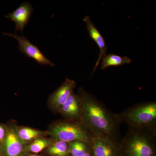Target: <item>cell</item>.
<instances>
[{
  "instance_id": "cell-19",
  "label": "cell",
  "mask_w": 156,
  "mask_h": 156,
  "mask_svg": "<svg viewBox=\"0 0 156 156\" xmlns=\"http://www.w3.org/2000/svg\"><path fill=\"white\" fill-rule=\"evenodd\" d=\"M23 156H44L43 155L39 154H26L23 155Z\"/></svg>"
},
{
  "instance_id": "cell-17",
  "label": "cell",
  "mask_w": 156,
  "mask_h": 156,
  "mask_svg": "<svg viewBox=\"0 0 156 156\" xmlns=\"http://www.w3.org/2000/svg\"><path fill=\"white\" fill-rule=\"evenodd\" d=\"M7 134V127L4 124H0V142L3 141Z\"/></svg>"
},
{
  "instance_id": "cell-8",
  "label": "cell",
  "mask_w": 156,
  "mask_h": 156,
  "mask_svg": "<svg viewBox=\"0 0 156 156\" xmlns=\"http://www.w3.org/2000/svg\"><path fill=\"white\" fill-rule=\"evenodd\" d=\"M58 112L65 119L71 121L81 120L82 107L79 95L73 92L60 108Z\"/></svg>"
},
{
  "instance_id": "cell-12",
  "label": "cell",
  "mask_w": 156,
  "mask_h": 156,
  "mask_svg": "<svg viewBox=\"0 0 156 156\" xmlns=\"http://www.w3.org/2000/svg\"><path fill=\"white\" fill-rule=\"evenodd\" d=\"M17 131L20 139L27 144L48 135L47 131H40L29 127L17 126Z\"/></svg>"
},
{
  "instance_id": "cell-3",
  "label": "cell",
  "mask_w": 156,
  "mask_h": 156,
  "mask_svg": "<svg viewBox=\"0 0 156 156\" xmlns=\"http://www.w3.org/2000/svg\"><path fill=\"white\" fill-rule=\"evenodd\" d=\"M48 135L55 140L69 143L84 141L91 145L94 136L81 121L64 119L57 121L48 129Z\"/></svg>"
},
{
  "instance_id": "cell-13",
  "label": "cell",
  "mask_w": 156,
  "mask_h": 156,
  "mask_svg": "<svg viewBox=\"0 0 156 156\" xmlns=\"http://www.w3.org/2000/svg\"><path fill=\"white\" fill-rule=\"evenodd\" d=\"M55 141L52 138L45 137L38 138L27 145L25 147V153L38 154L45 151Z\"/></svg>"
},
{
  "instance_id": "cell-4",
  "label": "cell",
  "mask_w": 156,
  "mask_h": 156,
  "mask_svg": "<svg viewBox=\"0 0 156 156\" xmlns=\"http://www.w3.org/2000/svg\"><path fill=\"white\" fill-rule=\"evenodd\" d=\"M117 115L121 123L129 127L156 128V102L136 104Z\"/></svg>"
},
{
  "instance_id": "cell-9",
  "label": "cell",
  "mask_w": 156,
  "mask_h": 156,
  "mask_svg": "<svg viewBox=\"0 0 156 156\" xmlns=\"http://www.w3.org/2000/svg\"><path fill=\"white\" fill-rule=\"evenodd\" d=\"M118 144L101 136H94L92 147L93 156H119Z\"/></svg>"
},
{
  "instance_id": "cell-6",
  "label": "cell",
  "mask_w": 156,
  "mask_h": 156,
  "mask_svg": "<svg viewBox=\"0 0 156 156\" xmlns=\"http://www.w3.org/2000/svg\"><path fill=\"white\" fill-rule=\"evenodd\" d=\"M4 34L16 39L18 42V48L20 51L26 56L35 60L39 64L50 66H55L37 46L31 43L25 37L12 33H5Z\"/></svg>"
},
{
  "instance_id": "cell-16",
  "label": "cell",
  "mask_w": 156,
  "mask_h": 156,
  "mask_svg": "<svg viewBox=\"0 0 156 156\" xmlns=\"http://www.w3.org/2000/svg\"><path fill=\"white\" fill-rule=\"evenodd\" d=\"M70 156H83L91 148V145L82 141L69 143Z\"/></svg>"
},
{
  "instance_id": "cell-2",
  "label": "cell",
  "mask_w": 156,
  "mask_h": 156,
  "mask_svg": "<svg viewBox=\"0 0 156 156\" xmlns=\"http://www.w3.org/2000/svg\"><path fill=\"white\" fill-rule=\"evenodd\" d=\"M118 153L119 156H156V128L129 126Z\"/></svg>"
},
{
  "instance_id": "cell-5",
  "label": "cell",
  "mask_w": 156,
  "mask_h": 156,
  "mask_svg": "<svg viewBox=\"0 0 156 156\" xmlns=\"http://www.w3.org/2000/svg\"><path fill=\"white\" fill-rule=\"evenodd\" d=\"M7 134L3 141L0 142V153L2 156H23L25 154L27 144L18 136L17 126L12 123L6 125Z\"/></svg>"
},
{
  "instance_id": "cell-15",
  "label": "cell",
  "mask_w": 156,
  "mask_h": 156,
  "mask_svg": "<svg viewBox=\"0 0 156 156\" xmlns=\"http://www.w3.org/2000/svg\"><path fill=\"white\" fill-rule=\"evenodd\" d=\"M45 151L49 156H70L69 143L61 140H55Z\"/></svg>"
},
{
  "instance_id": "cell-1",
  "label": "cell",
  "mask_w": 156,
  "mask_h": 156,
  "mask_svg": "<svg viewBox=\"0 0 156 156\" xmlns=\"http://www.w3.org/2000/svg\"><path fill=\"white\" fill-rule=\"evenodd\" d=\"M82 107L81 121L94 136H101L119 144L121 122L94 95L81 87L78 90Z\"/></svg>"
},
{
  "instance_id": "cell-14",
  "label": "cell",
  "mask_w": 156,
  "mask_h": 156,
  "mask_svg": "<svg viewBox=\"0 0 156 156\" xmlns=\"http://www.w3.org/2000/svg\"><path fill=\"white\" fill-rule=\"evenodd\" d=\"M102 60L101 68L102 70L110 66H119L129 64L131 62V58L128 56H121L112 53L105 55L102 58Z\"/></svg>"
},
{
  "instance_id": "cell-11",
  "label": "cell",
  "mask_w": 156,
  "mask_h": 156,
  "mask_svg": "<svg viewBox=\"0 0 156 156\" xmlns=\"http://www.w3.org/2000/svg\"><path fill=\"white\" fill-rule=\"evenodd\" d=\"M83 21L87 24V29L89 36L96 43L100 50L99 56L93 69V72H94L97 69L101 60L106 55L108 47L103 37L101 35L97 27L95 26V24L90 19L89 16H87L84 17L83 19Z\"/></svg>"
},
{
  "instance_id": "cell-7",
  "label": "cell",
  "mask_w": 156,
  "mask_h": 156,
  "mask_svg": "<svg viewBox=\"0 0 156 156\" xmlns=\"http://www.w3.org/2000/svg\"><path fill=\"white\" fill-rule=\"evenodd\" d=\"M76 83L73 80L66 79L58 89L50 95L48 103L54 111L58 112L71 94L73 92Z\"/></svg>"
},
{
  "instance_id": "cell-20",
  "label": "cell",
  "mask_w": 156,
  "mask_h": 156,
  "mask_svg": "<svg viewBox=\"0 0 156 156\" xmlns=\"http://www.w3.org/2000/svg\"><path fill=\"white\" fill-rule=\"evenodd\" d=\"M0 156H2V155H1V153H0Z\"/></svg>"
},
{
  "instance_id": "cell-10",
  "label": "cell",
  "mask_w": 156,
  "mask_h": 156,
  "mask_svg": "<svg viewBox=\"0 0 156 156\" xmlns=\"http://www.w3.org/2000/svg\"><path fill=\"white\" fill-rule=\"evenodd\" d=\"M33 11L30 3L23 2L15 11L6 15V17L14 23L16 30L23 32L28 24Z\"/></svg>"
},
{
  "instance_id": "cell-18",
  "label": "cell",
  "mask_w": 156,
  "mask_h": 156,
  "mask_svg": "<svg viewBox=\"0 0 156 156\" xmlns=\"http://www.w3.org/2000/svg\"><path fill=\"white\" fill-rule=\"evenodd\" d=\"M83 156H93V151H92V147L91 148L88 152Z\"/></svg>"
}]
</instances>
